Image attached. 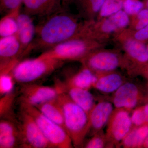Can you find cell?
I'll list each match as a JSON object with an SVG mask.
<instances>
[{
  "label": "cell",
  "mask_w": 148,
  "mask_h": 148,
  "mask_svg": "<svg viewBox=\"0 0 148 148\" xmlns=\"http://www.w3.org/2000/svg\"><path fill=\"white\" fill-rule=\"evenodd\" d=\"M36 26V35L30 51L36 49H49L75 38L79 25L64 9L46 17Z\"/></svg>",
  "instance_id": "obj_1"
},
{
  "label": "cell",
  "mask_w": 148,
  "mask_h": 148,
  "mask_svg": "<svg viewBox=\"0 0 148 148\" xmlns=\"http://www.w3.org/2000/svg\"><path fill=\"white\" fill-rule=\"evenodd\" d=\"M57 99L63 108L65 127L73 147H82L85 139L90 131L88 114L74 103L66 92H60Z\"/></svg>",
  "instance_id": "obj_2"
},
{
  "label": "cell",
  "mask_w": 148,
  "mask_h": 148,
  "mask_svg": "<svg viewBox=\"0 0 148 148\" xmlns=\"http://www.w3.org/2000/svg\"><path fill=\"white\" fill-rule=\"evenodd\" d=\"M64 63L42 53L35 58L18 61L14 67L12 74L15 82L20 84L34 83L59 69Z\"/></svg>",
  "instance_id": "obj_3"
},
{
  "label": "cell",
  "mask_w": 148,
  "mask_h": 148,
  "mask_svg": "<svg viewBox=\"0 0 148 148\" xmlns=\"http://www.w3.org/2000/svg\"><path fill=\"white\" fill-rule=\"evenodd\" d=\"M20 108L34 118L52 148L73 147L71 139L66 130L44 115L35 106L20 102Z\"/></svg>",
  "instance_id": "obj_4"
},
{
  "label": "cell",
  "mask_w": 148,
  "mask_h": 148,
  "mask_svg": "<svg viewBox=\"0 0 148 148\" xmlns=\"http://www.w3.org/2000/svg\"><path fill=\"white\" fill-rule=\"evenodd\" d=\"M17 121L20 132V147L52 148L43 135L35 120L21 108Z\"/></svg>",
  "instance_id": "obj_5"
},
{
  "label": "cell",
  "mask_w": 148,
  "mask_h": 148,
  "mask_svg": "<svg viewBox=\"0 0 148 148\" xmlns=\"http://www.w3.org/2000/svg\"><path fill=\"white\" fill-rule=\"evenodd\" d=\"M130 112L123 108L114 109L108 122L106 135L109 147H119L132 127Z\"/></svg>",
  "instance_id": "obj_6"
},
{
  "label": "cell",
  "mask_w": 148,
  "mask_h": 148,
  "mask_svg": "<svg viewBox=\"0 0 148 148\" xmlns=\"http://www.w3.org/2000/svg\"><path fill=\"white\" fill-rule=\"evenodd\" d=\"M89 49L88 42L74 38L49 49L42 54L65 62L83 58Z\"/></svg>",
  "instance_id": "obj_7"
},
{
  "label": "cell",
  "mask_w": 148,
  "mask_h": 148,
  "mask_svg": "<svg viewBox=\"0 0 148 148\" xmlns=\"http://www.w3.org/2000/svg\"><path fill=\"white\" fill-rule=\"evenodd\" d=\"M20 102L36 106L57 98L61 91L56 86H46L34 83L21 85Z\"/></svg>",
  "instance_id": "obj_8"
},
{
  "label": "cell",
  "mask_w": 148,
  "mask_h": 148,
  "mask_svg": "<svg viewBox=\"0 0 148 148\" xmlns=\"http://www.w3.org/2000/svg\"><path fill=\"white\" fill-rule=\"evenodd\" d=\"M23 56V51L16 35L0 38V69L14 67Z\"/></svg>",
  "instance_id": "obj_9"
},
{
  "label": "cell",
  "mask_w": 148,
  "mask_h": 148,
  "mask_svg": "<svg viewBox=\"0 0 148 148\" xmlns=\"http://www.w3.org/2000/svg\"><path fill=\"white\" fill-rule=\"evenodd\" d=\"M141 98L139 88L132 83L125 82L114 92L112 103L115 108L131 112L136 108Z\"/></svg>",
  "instance_id": "obj_10"
},
{
  "label": "cell",
  "mask_w": 148,
  "mask_h": 148,
  "mask_svg": "<svg viewBox=\"0 0 148 148\" xmlns=\"http://www.w3.org/2000/svg\"><path fill=\"white\" fill-rule=\"evenodd\" d=\"M18 25L16 36L21 43L23 56L30 51L36 35V27L32 16L24 12H20L18 14Z\"/></svg>",
  "instance_id": "obj_11"
},
{
  "label": "cell",
  "mask_w": 148,
  "mask_h": 148,
  "mask_svg": "<svg viewBox=\"0 0 148 148\" xmlns=\"http://www.w3.org/2000/svg\"><path fill=\"white\" fill-rule=\"evenodd\" d=\"M24 12L30 16L46 17L64 9L62 0H23Z\"/></svg>",
  "instance_id": "obj_12"
},
{
  "label": "cell",
  "mask_w": 148,
  "mask_h": 148,
  "mask_svg": "<svg viewBox=\"0 0 148 148\" xmlns=\"http://www.w3.org/2000/svg\"><path fill=\"white\" fill-rule=\"evenodd\" d=\"M114 110L113 104L109 101H100L95 104L88 114L92 135L103 130L107 125Z\"/></svg>",
  "instance_id": "obj_13"
},
{
  "label": "cell",
  "mask_w": 148,
  "mask_h": 148,
  "mask_svg": "<svg viewBox=\"0 0 148 148\" xmlns=\"http://www.w3.org/2000/svg\"><path fill=\"white\" fill-rule=\"evenodd\" d=\"M20 146V132L17 121L1 119L0 148H14Z\"/></svg>",
  "instance_id": "obj_14"
},
{
  "label": "cell",
  "mask_w": 148,
  "mask_h": 148,
  "mask_svg": "<svg viewBox=\"0 0 148 148\" xmlns=\"http://www.w3.org/2000/svg\"><path fill=\"white\" fill-rule=\"evenodd\" d=\"M119 65L118 57L114 53L100 52L90 56L86 61V66L92 71L108 72L114 71Z\"/></svg>",
  "instance_id": "obj_15"
},
{
  "label": "cell",
  "mask_w": 148,
  "mask_h": 148,
  "mask_svg": "<svg viewBox=\"0 0 148 148\" xmlns=\"http://www.w3.org/2000/svg\"><path fill=\"white\" fill-rule=\"evenodd\" d=\"M56 85L61 92H66L70 98L89 114L95 104L94 96L89 90L72 86H64L58 81Z\"/></svg>",
  "instance_id": "obj_16"
},
{
  "label": "cell",
  "mask_w": 148,
  "mask_h": 148,
  "mask_svg": "<svg viewBox=\"0 0 148 148\" xmlns=\"http://www.w3.org/2000/svg\"><path fill=\"white\" fill-rule=\"evenodd\" d=\"M97 79V75L87 67L67 79L64 82H60L64 86L79 88L89 90L93 88Z\"/></svg>",
  "instance_id": "obj_17"
},
{
  "label": "cell",
  "mask_w": 148,
  "mask_h": 148,
  "mask_svg": "<svg viewBox=\"0 0 148 148\" xmlns=\"http://www.w3.org/2000/svg\"><path fill=\"white\" fill-rule=\"evenodd\" d=\"M35 107L44 115L66 130L64 111L61 103L57 98L42 103Z\"/></svg>",
  "instance_id": "obj_18"
},
{
  "label": "cell",
  "mask_w": 148,
  "mask_h": 148,
  "mask_svg": "<svg viewBox=\"0 0 148 148\" xmlns=\"http://www.w3.org/2000/svg\"><path fill=\"white\" fill-rule=\"evenodd\" d=\"M97 76L93 88L104 93H114L125 82L121 76L116 73Z\"/></svg>",
  "instance_id": "obj_19"
},
{
  "label": "cell",
  "mask_w": 148,
  "mask_h": 148,
  "mask_svg": "<svg viewBox=\"0 0 148 148\" xmlns=\"http://www.w3.org/2000/svg\"><path fill=\"white\" fill-rule=\"evenodd\" d=\"M148 138V123L133 127L122 141L120 146L125 148H140Z\"/></svg>",
  "instance_id": "obj_20"
},
{
  "label": "cell",
  "mask_w": 148,
  "mask_h": 148,
  "mask_svg": "<svg viewBox=\"0 0 148 148\" xmlns=\"http://www.w3.org/2000/svg\"><path fill=\"white\" fill-rule=\"evenodd\" d=\"M21 10L6 14L0 20V38L17 34L18 16Z\"/></svg>",
  "instance_id": "obj_21"
},
{
  "label": "cell",
  "mask_w": 148,
  "mask_h": 148,
  "mask_svg": "<svg viewBox=\"0 0 148 148\" xmlns=\"http://www.w3.org/2000/svg\"><path fill=\"white\" fill-rule=\"evenodd\" d=\"M125 48L129 55L141 63L148 61V51L145 45L139 41L130 40L125 44Z\"/></svg>",
  "instance_id": "obj_22"
},
{
  "label": "cell",
  "mask_w": 148,
  "mask_h": 148,
  "mask_svg": "<svg viewBox=\"0 0 148 148\" xmlns=\"http://www.w3.org/2000/svg\"><path fill=\"white\" fill-rule=\"evenodd\" d=\"M16 95V92L13 90L2 96L0 99V116L1 119L15 120L13 108Z\"/></svg>",
  "instance_id": "obj_23"
},
{
  "label": "cell",
  "mask_w": 148,
  "mask_h": 148,
  "mask_svg": "<svg viewBox=\"0 0 148 148\" xmlns=\"http://www.w3.org/2000/svg\"><path fill=\"white\" fill-rule=\"evenodd\" d=\"M123 0H106L100 10L102 16H112L123 7Z\"/></svg>",
  "instance_id": "obj_24"
},
{
  "label": "cell",
  "mask_w": 148,
  "mask_h": 148,
  "mask_svg": "<svg viewBox=\"0 0 148 148\" xmlns=\"http://www.w3.org/2000/svg\"><path fill=\"white\" fill-rule=\"evenodd\" d=\"M106 147H109L108 141L103 130L93 135L84 145V147L86 148H103Z\"/></svg>",
  "instance_id": "obj_25"
},
{
  "label": "cell",
  "mask_w": 148,
  "mask_h": 148,
  "mask_svg": "<svg viewBox=\"0 0 148 148\" xmlns=\"http://www.w3.org/2000/svg\"><path fill=\"white\" fill-rule=\"evenodd\" d=\"M15 82L12 73H1L0 75V92L2 95L13 91Z\"/></svg>",
  "instance_id": "obj_26"
},
{
  "label": "cell",
  "mask_w": 148,
  "mask_h": 148,
  "mask_svg": "<svg viewBox=\"0 0 148 148\" xmlns=\"http://www.w3.org/2000/svg\"><path fill=\"white\" fill-rule=\"evenodd\" d=\"M23 0H0V11L6 14L21 10Z\"/></svg>",
  "instance_id": "obj_27"
},
{
  "label": "cell",
  "mask_w": 148,
  "mask_h": 148,
  "mask_svg": "<svg viewBox=\"0 0 148 148\" xmlns=\"http://www.w3.org/2000/svg\"><path fill=\"white\" fill-rule=\"evenodd\" d=\"M109 18L117 29L126 27L129 22L127 13L122 10L118 12Z\"/></svg>",
  "instance_id": "obj_28"
},
{
  "label": "cell",
  "mask_w": 148,
  "mask_h": 148,
  "mask_svg": "<svg viewBox=\"0 0 148 148\" xmlns=\"http://www.w3.org/2000/svg\"><path fill=\"white\" fill-rule=\"evenodd\" d=\"M144 3L139 0H124L123 7L125 11L129 14L138 13L142 10Z\"/></svg>",
  "instance_id": "obj_29"
},
{
  "label": "cell",
  "mask_w": 148,
  "mask_h": 148,
  "mask_svg": "<svg viewBox=\"0 0 148 148\" xmlns=\"http://www.w3.org/2000/svg\"><path fill=\"white\" fill-rule=\"evenodd\" d=\"M131 119L132 127H138L147 124L142 107H136L132 110Z\"/></svg>",
  "instance_id": "obj_30"
},
{
  "label": "cell",
  "mask_w": 148,
  "mask_h": 148,
  "mask_svg": "<svg viewBox=\"0 0 148 148\" xmlns=\"http://www.w3.org/2000/svg\"><path fill=\"white\" fill-rule=\"evenodd\" d=\"M106 0H93L85 9L88 12L100 11Z\"/></svg>",
  "instance_id": "obj_31"
},
{
  "label": "cell",
  "mask_w": 148,
  "mask_h": 148,
  "mask_svg": "<svg viewBox=\"0 0 148 148\" xmlns=\"http://www.w3.org/2000/svg\"><path fill=\"white\" fill-rule=\"evenodd\" d=\"M135 39L138 40H144L148 39V24L135 34Z\"/></svg>",
  "instance_id": "obj_32"
},
{
  "label": "cell",
  "mask_w": 148,
  "mask_h": 148,
  "mask_svg": "<svg viewBox=\"0 0 148 148\" xmlns=\"http://www.w3.org/2000/svg\"><path fill=\"white\" fill-rule=\"evenodd\" d=\"M102 29L103 32L106 33H111L117 29L109 18L104 21L102 25Z\"/></svg>",
  "instance_id": "obj_33"
},
{
  "label": "cell",
  "mask_w": 148,
  "mask_h": 148,
  "mask_svg": "<svg viewBox=\"0 0 148 148\" xmlns=\"http://www.w3.org/2000/svg\"><path fill=\"white\" fill-rule=\"evenodd\" d=\"M148 24V18H142L140 19L136 26L137 30H140L146 27Z\"/></svg>",
  "instance_id": "obj_34"
},
{
  "label": "cell",
  "mask_w": 148,
  "mask_h": 148,
  "mask_svg": "<svg viewBox=\"0 0 148 148\" xmlns=\"http://www.w3.org/2000/svg\"><path fill=\"white\" fill-rule=\"evenodd\" d=\"M138 18L139 19L148 18V8L142 10L138 14Z\"/></svg>",
  "instance_id": "obj_35"
},
{
  "label": "cell",
  "mask_w": 148,
  "mask_h": 148,
  "mask_svg": "<svg viewBox=\"0 0 148 148\" xmlns=\"http://www.w3.org/2000/svg\"><path fill=\"white\" fill-rule=\"evenodd\" d=\"M146 122L148 123V104L145 106H142Z\"/></svg>",
  "instance_id": "obj_36"
},
{
  "label": "cell",
  "mask_w": 148,
  "mask_h": 148,
  "mask_svg": "<svg viewBox=\"0 0 148 148\" xmlns=\"http://www.w3.org/2000/svg\"><path fill=\"white\" fill-rule=\"evenodd\" d=\"M74 1L75 0H62L63 6L64 8H65V6L68 5H69V3Z\"/></svg>",
  "instance_id": "obj_37"
},
{
  "label": "cell",
  "mask_w": 148,
  "mask_h": 148,
  "mask_svg": "<svg viewBox=\"0 0 148 148\" xmlns=\"http://www.w3.org/2000/svg\"><path fill=\"white\" fill-rule=\"evenodd\" d=\"M143 147L146 148H148V138L146 140L145 143H144V145H143Z\"/></svg>",
  "instance_id": "obj_38"
},
{
  "label": "cell",
  "mask_w": 148,
  "mask_h": 148,
  "mask_svg": "<svg viewBox=\"0 0 148 148\" xmlns=\"http://www.w3.org/2000/svg\"><path fill=\"white\" fill-rule=\"evenodd\" d=\"M146 5L147 7L148 8V0H146Z\"/></svg>",
  "instance_id": "obj_39"
},
{
  "label": "cell",
  "mask_w": 148,
  "mask_h": 148,
  "mask_svg": "<svg viewBox=\"0 0 148 148\" xmlns=\"http://www.w3.org/2000/svg\"><path fill=\"white\" fill-rule=\"evenodd\" d=\"M147 50H148V47H147Z\"/></svg>",
  "instance_id": "obj_40"
}]
</instances>
